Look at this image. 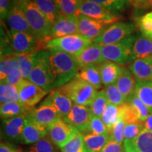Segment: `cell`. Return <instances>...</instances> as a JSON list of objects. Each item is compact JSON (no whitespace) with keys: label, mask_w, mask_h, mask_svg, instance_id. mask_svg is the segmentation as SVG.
<instances>
[{"label":"cell","mask_w":152,"mask_h":152,"mask_svg":"<svg viewBox=\"0 0 152 152\" xmlns=\"http://www.w3.org/2000/svg\"><path fill=\"white\" fill-rule=\"evenodd\" d=\"M150 81H151V83H152V78H151V80H150Z\"/></svg>","instance_id":"11a10c76"},{"label":"cell","mask_w":152,"mask_h":152,"mask_svg":"<svg viewBox=\"0 0 152 152\" xmlns=\"http://www.w3.org/2000/svg\"><path fill=\"white\" fill-rule=\"evenodd\" d=\"M30 28L43 43L50 40L52 25L38 9L33 0H17Z\"/></svg>","instance_id":"7a4b0ae2"},{"label":"cell","mask_w":152,"mask_h":152,"mask_svg":"<svg viewBox=\"0 0 152 152\" xmlns=\"http://www.w3.org/2000/svg\"><path fill=\"white\" fill-rule=\"evenodd\" d=\"M109 104L107 97H106L104 90H101L98 92L96 96L91 103L90 109L92 115L102 118L106 106Z\"/></svg>","instance_id":"d590c367"},{"label":"cell","mask_w":152,"mask_h":152,"mask_svg":"<svg viewBox=\"0 0 152 152\" xmlns=\"http://www.w3.org/2000/svg\"><path fill=\"white\" fill-rule=\"evenodd\" d=\"M144 129V122L137 123H126L124 130L125 140L136 138Z\"/></svg>","instance_id":"bcb514c9"},{"label":"cell","mask_w":152,"mask_h":152,"mask_svg":"<svg viewBox=\"0 0 152 152\" xmlns=\"http://www.w3.org/2000/svg\"><path fill=\"white\" fill-rule=\"evenodd\" d=\"M47 99L60 113L63 120L68 116L73 106V102L58 90H52Z\"/></svg>","instance_id":"7402d4cb"},{"label":"cell","mask_w":152,"mask_h":152,"mask_svg":"<svg viewBox=\"0 0 152 152\" xmlns=\"http://www.w3.org/2000/svg\"><path fill=\"white\" fill-rule=\"evenodd\" d=\"M75 77L84 80L92 85L96 90L102 87V82L99 65H88L80 68Z\"/></svg>","instance_id":"d4e9b609"},{"label":"cell","mask_w":152,"mask_h":152,"mask_svg":"<svg viewBox=\"0 0 152 152\" xmlns=\"http://www.w3.org/2000/svg\"><path fill=\"white\" fill-rule=\"evenodd\" d=\"M115 85L123 94L126 100L135 92L136 80L129 68L123 66L121 75L115 82Z\"/></svg>","instance_id":"cb8c5ba5"},{"label":"cell","mask_w":152,"mask_h":152,"mask_svg":"<svg viewBox=\"0 0 152 152\" xmlns=\"http://www.w3.org/2000/svg\"><path fill=\"white\" fill-rule=\"evenodd\" d=\"M47 134L48 128L47 127L32 121L27 115V119L20 142L26 144H35L47 137Z\"/></svg>","instance_id":"d6986e66"},{"label":"cell","mask_w":152,"mask_h":152,"mask_svg":"<svg viewBox=\"0 0 152 152\" xmlns=\"http://www.w3.org/2000/svg\"></svg>","instance_id":"680465c9"},{"label":"cell","mask_w":152,"mask_h":152,"mask_svg":"<svg viewBox=\"0 0 152 152\" xmlns=\"http://www.w3.org/2000/svg\"><path fill=\"white\" fill-rule=\"evenodd\" d=\"M0 102H1V104L9 103V102H20L18 92L16 87L1 82Z\"/></svg>","instance_id":"e575fe53"},{"label":"cell","mask_w":152,"mask_h":152,"mask_svg":"<svg viewBox=\"0 0 152 152\" xmlns=\"http://www.w3.org/2000/svg\"><path fill=\"white\" fill-rule=\"evenodd\" d=\"M136 38V35H132L119 43L102 47V54L106 61L125 65L136 60L132 51Z\"/></svg>","instance_id":"277c9868"},{"label":"cell","mask_w":152,"mask_h":152,"mask_svg":"<svg viewBox=\"0 0 152 152\" xmlns=\"http://www.w3.org/2000/svg\"><path fill=\"white\" fill-rule=\"evenodd\" d=\"M126 102H128L132 106L133 109H134L140 122H144L146 121V119L148 118V116L151 114V112L149 111L148 108L137 96L135 93H134L130 98L126 100Z\"/></svg>","instance_id":"8d00e7d4"},{"label":"cell","mask_w":152,"mask_h":152,"mask_svg":"<svg viewBox=\"0 0 152 152\" xmlns=\"http://www.w3.org/2000/svg\"><path fill=\"white\" fill-rule=\"evenodd\" d=\"M6 22L10 31L27 33L35 36L17 0H14V4L6 18Z\"/></svg>","instance_id":"9a60e30c"},{"label":"cell","mask_w":152,"mask_h":152,"mask_svg":"<svg viewBox=\"0 0 152 152\" xmlns=\"http://www.w3.org/2000/svg\"><path fill=\"white\" fill-rule=\"evenodd\" d=\"M136 30V26L132 23H115L111 25L109 28L100 37L93 42L102 46L114 45L121 42L127 37L132 35Z\"/></svg>","instance_id":"8992f818"},{"label":"cell","mask_w":152,"mask_h":152,"mask_svg":"<svg viewBox=\"0 0 152 152\" xmlns=\"http://www.w3.org/2000/svg\"><path fill=\"white\" fill-rule=\"evenodd\" d=\"M8 37L11 48L18 54L35 52L43 48V42L31 34L9 30Z\"/></svg>","instance_id":"52a82bcc"},{"label":"cell","mask_w":152,"mask_h":152,"mask_svg":"<svg viewBox=\"0 0 152 152\" xmlns=\"http://www.w3.org/2000/svg\"><path fill=\"white\" fill-rule=\"evenodd\" d=\"M151 1H152V0H151Z\"/></svg>","instance_id":"9f6ffc18"},{"label":"cell","mask_w":152,"mask_h":152,"mask_svg":"<svg viewBox=\"0 0 152 152\" xmlns=\"http://www.w3.org/2000/svg\"><path fill=\"white\" fill-rule=\"evenodd\" d=\"M100 152H125L124 145L109 140Z\"/></svg>","instance_id":"c3c4849f"},{"label":"cell","mask_w":152,"mask_h":152,"mask_svg":"<svg viewBox=\"0 0 152 152\" xmlns=\"http://www.w3.org/2000/svg\"><path fill=\"white\" fill-rule=\"evenodd\" d=\"M40 53L41 50L28 54H18L17 58L19 64V68L24 79H28L31 71L39 61Z\"/></svg>","instance_id":"484cf974"},{"label":"cell","mask_w":152,"mask_h":152,"mask_svg":"<svg viewBox=\"0 0 152 152\" xmlns=\"http://www.w3.org/2000/svg\"><path fill=\"white\" fill-rule=\"evenodd\" d=\"M28 80L47 92L55 88L52 72L45 59L42 50H41L39 61L31 71Z\"/></svg>","instance_id":"30bf717a"},{"label":"cell","mask_w":152,"mask_h":152,"mask_svg":"<svg viewBox=\"0 0 152 152\" xmlns=\"http://www.w3.org/2000/svg\"><path fill=\"white\" fill-rule=\"evenodd\" d=\"M135 94L152 113V83L136 80Z\"/></svg>","instance_id":"f546056e"},{"label":"cell","mask_w":152,"mask_h":152,"mask_svg":"<svg viewBox=\"0 0 152 152\" xmlns=\"http://www.w3.org/2000/svg\"><path fill=\"white\" fill-rule=\"evenodd\" d=\"M144 129L149 132H152V113L148 116L146 121L144 122Z\"/></svg>","instance_id":"f5cc1de1"},{"label":"cell","mask_w":152,"mask_h":152,"mask_svg":"<svg viewBox=\"0 0 152 152\" xmlns=\"http://www.w3.org/2000/svg\"><path fill=\"white\" fill-rule=\"evenodd\" d=\"M130 4H132L137 7H143L149 2H152L151 0H128Z\"/></svg>","instance_id":"816d5d0a"},{"label":"cell","mask_w":152,"mask_h":152,"mask_svg":"<svg viewBox=\"0 0 152 152\" xmlns=\"http://www.w3.org/2000/svg\"><path fill=\"white\" fill-rule=\"evenodd\" d=\"M28 114L11 118L3 119L2 132L5 138L13 141H20Z\"/></svg>","instance_id":"ac0fdd59"},{"label":"cell","mask_w":152,"mask_h":152,"mask_svg":"<svg viewBox=\"0 0 152 152\" xmlns=\"http://www.w3.org/2000/svg\"><path fill=\"white\" fill-rule=\"evenodd\" d=\"M56 4V5L57 6V7L58 8V7H59V4H60V1L61 0H52Z\"/></svg>","instance_id":"db71d44e"},{"label":"cell","mask_w":152,"mask_h":152,"mask_svg":"<svg viewBox=\"0 0 152 152\" xmlns=\"http://www.w3.org/2000/svg\"><path fill=\"white\" fill-rule=\"evenodd\" d=\"M77 16L84 15L95 20H102L110 25L115 23L120 17L114 15L111 11L90 0H83L80 6Z\"/></svg>","instance_id":"8fae6325"},{"label":"cell","mask_w":152,"mask_h":152,"mask_svg":"<svg viewBox=\"0 0 152 152\" xmlns=\"http://www.w3.org/2000/svg\"><path fill=\"white\" fill-rule=\"evenodd\" d=\"M93 134H109V130L106 125L99 117L92 115L87 130Z\"/></svg>","instance_id":"ee69618b"},{"label":"cell","mask_w":152,"mask_h":152,"mask_svg":"<svg viewBox=\"0 0 152 152\" xmlns=\"http://www.w3.org/2000/svg\"><path fill=\"white\" fill-rule=\"evenodd\" d=\"M101 118L106 125L109 132L114 125L121 120L118 106L109 103Z\"/></svg>","instance_id":"836d02e7"},{"label":"cell","mask_w":152,"mask_h":152,"mask_svg":"<svg viewBox=\"0 0 152 152\" xmlns=\"http://www.w3.org/2000/svg\"><path fill=\"white\" fill-rule=\"evenodd\" d=\"M0 152H18L17 150L11 144L7 143H1L0 147Z\"/></svg>","instance_id":"f907efd6"},{"label":"cell","mask_w":152,"mask_h":152,"mask_svg":"<svg viewBox=\"0 0 152 152\" xmlns=\"http://www.w3.org/2000/svg\"><path fill=\"white\" fill-rule=\"evenodd\" d=\"M38 9L46 17L48 21L53 25L59 16L60 11L52 0H33Z\"/></svg>","instance_id":"4dcf8cb0"},{"label":"cell","mask_w":152,"mask_h":152,"mask_svg":"<svg viewBox=\"0 0 152 152\" xmlns=\"http://www.w3.org/2000/svg\"><path fill=\"white\" fill-rule=\"evenodd\" d=\"M20 102L30 109H33L49 92L37 86L27 79H23L16 85Z\"/></svg>","instance_id":"ba28073f"},{"label":"cell","mask_w":152,"mask_h":152,"mask_svg":"<svg viewBox=\"0 0 152 152\" xmlns=\"http://www.w3.org/2000/svg\"><path fill=\"white\" fill-rule=\"evenodd\" d=\"M111 25L84 15L78 16V34L94 41L100 37Z\"/></svg>","instance_id":"4fadbf2b"},{"label":"cell","mask_w":152,"mask_h":152,"mask_svg":"<svg viewBox=\"0 0 152 152\" xmlns=\"http://www.w3.org/2000/svg\"><path fill=\"white\" fill-rule=\"evenodd\" d=\"M27 152H59L58 147L53 142L49 137L45 138L33 144L29 147Z\"/></svg>","instance_id":"74e56055"},{"label":"cell","mask_w":152,"mask_h":152,"mask_svg":"<svg viewBox=\"0 0 152 152\" xmlns=\"http://www.w3.org/2000/svg\"><path fill=\"white\" fill-rule=\"evenodd\" d=\"M125 123L122 120H120L116 124L114 125L112 130L109 132V140L117 142L121 144H123L125 141L124 130Z\"/></svg>","instance_id":"f6af8a7d"},{"label":"cell","mask_w":152,"mask_h":152,"mask_svg":"<svg viewBox=\"0 0 152 152\" xmlns=\"http://www.w3.org/2000/svg\"><path fill=\"white\" fill-rule=\"evenodd\" d=\"M78 34V16L59 15L52 25L50 39Z\"/></svg>","instance_id":"5bb4252c"},{"label":"cell","mask_w":152,"mask_h":152,"mask_svg":"<svg viewBox=\"0 0 152 152\" xmlns=\"http://www.w3.org/2000/svg\"><path fill=\"white\" fill-rule=\"evenodd\" d=\"M109 140V134H88L84 137V152H100Z\"/></svg>","instance_id":"f1b7e54d"},{"label":"cell","mask_w":152,"mask_h":152,"mask_svg":"<svg viewBox=\"0 0 152 152\" xmlns=\"http://www.w3.org/2000/svg\"><path fill=\"white\" fill-rule=\"evenodd\" d=\"M129 70L136 80L150 81L152 78V58H137L131 63Z\"/></svg>","instance_id":"44dd1931"},{"label":"cell","mask_w":152,"mask_h":152,"mask_svg":"<svg viewBox=\"0 0 152 152\" xmlns=\"http://www.w3.org/2000/svg\"><path fill=\"white\" fill-rule=\"evenodd\" d=\"M138 26L142 35L152 39V11L139 18Z\"/></svg>","instance_id":"7bdbcfd3"},{"label":"cell","mask_w":152,"mask_h":152,"mask_svg":"<svg viewBox=\"0 0 152 152\" xmlns=\"http://www.w3.org/2000/svg\"><path fill=\"white\" fill-rule=\"evenodd\" d=\"M33 109L25 106L20 102H9V103L1 104L0 114L1 118L7 119L28 114Z\"/></svg>","instance_id":"4316f807"},{"label":"cell","mask_w":152,"mask_h":152,"mask_svg":"<svg viewBox=\"0 0 152 152\" xmlns=\"http://www.w3.org/2000/svg\"><path fill=\"white\" fill-rule=\"evenodd\" d=\"M93 43V41L80 34L50 39L44 43L43 48L47 50H58L75 56Z\"/></svg>","instance_id":"5b68a950"},{"label":"cell","mask_w":152,"mask_h":152,"mask_svg":"<svg viewBox=\"0 0 152 152\" xmlns=\"http://www.w3.org/2000/svg\"><path fill=\"white\" fill-rule=\"evenodd\" d=\"M125 152H152V132L145 129L136 138L125 140Z\"/></svg>","instance_id":"ffe728a7"},{"label":"cell","mask_w":152,"mask_h":152,"mask_svg":"<svg viewBox=\"0 0 152 152\" xmlns=\"http://www.w3.org/2000/svg\"><path fill=\"white\" fill-rule=\"evenodd\" d=\"M84 134L80 133L64 147L61 152H84Z\"/></svg>","instance_id":"b9f144b4"},{"label":"cell","mask_w":152,"mask_h":152,"mask_svg":"<svg viewBox=\"0 0 152 152\" xmlns=\"http://www.w3.org/2000/svg\"><path fill=\"white\" fill-rule=\"evenodd\" d=\"M23 77L22 73L20 71V68H16L15 69L11 71L8 75H7V78H6L3 82V83H7V84H10L14 86H16L19 83L23 80Z\"/></svg>","instance_id":"7dc6e473"},{"label":"cell","mask_w":152,"mask_h":152,"mask_svg":"<svg viewBox=\"0 0 152 152\" xmlns=\"http://www.w3.org/2000/svg\"><path fill=\"white\" fill-rule=\"evenodd\" d=\"M83 1V0H61L58 7L60 14L66 16L77 15Z\"/></svg>","instance_id":"ab89813d"},{"label":"cell","mask_w":152,"mask_h":152,"mask_svg":"<svg viewBox=\"0 0 152 152\" xmlns=\"http://www.w3.org/2000/svg\"><path fill=\"white\" fill-rule=\"evenodd\" d=\"M58 90L67 96L74 104L85 106L90 105L98 93L92 85L75 77Z\"/></svg>","instance_id":"3957f363"},{"label":"cell","mask_w":152,"mask_h":152,"mask_svg":"<svg viewBox=\"0 0 152 152\" xmlns=\"http://www.w3.org/2000/svg\"><path fill=\"white\" fill-rule=\"evenodd\" d=\"M45 59L52 72L55 87H61L73 80L79 68L75 56L58 50L42 51Z\"/></svg>","instance_id":"6da1fadb"},{"label":"cell","mask_w":152,"mask_h":152,"mask_svg":"<svg viewBox=\"0 0 152 152\" xmlns=\"http://www.w3.org/2000/svg\"><path fill=\"white\" fill-rule=\"evenodd\" d=\"M102 45L93 42L81 53L75 56L79 69L88 65H99L105 62L102 54Z\"/></svg>","instance_id":"e0dca14e"},{"label":"cell","mask_w":152,"mask_h":152,"mask_svg":"<svg viewBox=\"0 0 152 152\" xmlns=\"http://www.w3.org/2000/svg\"><path fill=\"white\" fill-rule=\"evenodd\" d=\"M18 152H20V151H18Z\"/></svg>","instance_id":"6f0895ef"},{"label":"cell","mask_w":152,"mask_h":152,"mask_svg":"<svg viewBox=\"0 0 152 152\" xmlns=\"http://www.w3.org/2000/svg\"><path fill=\"white\" fill-rule=\"evenodd\" d=\"M118 108L121 120L125 123H140L135 111L128 102H125L121 106H118Z\"/></svg>","instance_id":"60d3db41"},{"label":"cell","mask_w":152,"mask_h":152,"mask_svg":"<svg viewBox=\"0 0 152 152\" xmlns=\"http://www.w3.org/2000/svg\"><path fill=\"white\" fill-rule=\"evenodd\" d=\"M18 53L1 56L0 63V80L4 81L11 71L19 67L18 61Z\"/></svg>","instance_id":"1f68e13d"},{"label":"cell","mask_w":152,"mask_h":152,"mask_svg":"<svg viewBox=\"0 0 152 152\" xmlns=\"http://www.w3.org/2000/svg\"><path fill=\"white\" fill-rule=\"evenodd\" d=\"M113 13L115 16H119V14L128 9L130 5L128 0H90Z\"/></svg>","instance_id":"d6a6232c"},{"label":"cell","mask_w":152,"mask_h":152,"mask_svg":"<svg viewBox=\"0 0 152 152\" xmlns=\"http://www.w3.org/2000/svg\"><path fill=\"white\" fill-rule=\"evenodd\" d=\"M104 92L109 104L118 106L126 102V99L115 84L106 87Z\"/></svg>","instance_id":"f35d334b"},{"label":"cell","mask_w":152,"mask_h":152,"mask_svg":"<svg viewBox=\"0 0 152 152\" xmlns=\"http://www.w3.org/2000/svg\"><path fill=\"white\" fill-rule=\"evenodd\" d=\"M14 0H0V17L4 20L7 18L9 11L14 4Z\"/></svg>","instance_id":"681fc988"},{"label":"cell","mask_w":152,"mask_h":152,"mask_svg":"<svg viewBox=\"0 0 152 152\" xmlns=\"http://www.w3.org/2000/svg\"><path fill=\"white\" fill-rule=\"evenodd\" d=\"M132 51L136 59L152 58V39L142 34L137 37L133 45Z\"/></svg>","instance_id":"83f0119b"},{"label":"cell","mask_w":152,"mask_h":152,"mask_svg":"<svg viewBox=\"0 0 152 152\" xmlns=\"http://www.w3.org/2000/svg\"><path fill=\"white\" fill-rule=\"evenodd\" d=\"M81 132L63 119L53 123L48 128V137L58 147H64Z\"/></svg>","instance_id":"9c48e42d"},{"label":"cell","mask_w":152,"mask_h":152,"mask_svg":"<svg viewBox=\"0 0 152 152\" xmlns=\"http://www.w3.org/2000/svg\"><path fill=\"white\" fill-rule=\"evenodd\" d=\"M92 116L89 107L73 104L71 112L64 121L82 132L87 130Z\"/></svg>","instance_id":"2e32d148"},{"label":"cell","mask_w":152,"mask_h":152,"mask_svg":"<svg viewBox=\"0 0 152 152\" xmlns=\"http://www.w3.org/2000/svg\"><path fill=\"white\" fill-rule=\"evenodd\" d=\"M122 67L118 64L111 61H105L99 65V68L102 77V85L107 87L115 84L118 79Z\"/></svg>","instance_id":"603a6c76"},{"label":"cell","mask_w":152,"mask_h":152,"mask_svg":"<svg viewBox=\"0 0 152 152\" xmlns=\"http://www.w3.org/2000/svg\"><path fill=\"white\" fill-rule=\"evenodd\" d=\"M28 117L47 128L57 121L62 119L60 113L47 99L37 108L30 111Z\"/></svg>","instance_id":"7c38bea8"}]
</instances>
